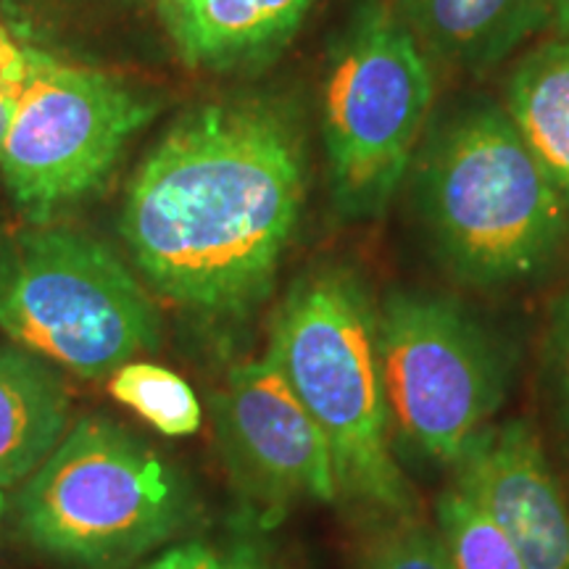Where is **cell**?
I'll list each match as a JSON object with an SVG mask.
<instances>
[{
	"label": "cell",
	"mask_w": 569,
	"mask_h": 569,
	"mask_svg": "<svg viewBox=\"0 0 569 569\" xmlns=\"http://www.w3.org/2000/svg\"><path fill=\"white\" fill-rule=\"evenodd\" d=\"M303 182V146L284 113L259 101L198 106L142 161L119 227L156 293L234 319L272 290Z\"/></svg>",
	"instance_id": "cell-1"
},
{
	"label": "cell",
	"mask_w": 569,
	"mask_h": 569,
	"mask_svg": "<svg viewBox=\"0 0 569 569\" xmlns=\"http://www.w3.org/2000/svg\"><path fill=\"white\" fill-rule=\"evenodd\" d=\"M267 359L322 430L338 496L382 517L415 515L390 451L377 315L359 280L348 272L303 277L277 311Z\"/></svg>",
	"instance_id": "cell-2"
},
{
	"label": "cell",
	"mask_w": 569,
	"mask_h": 569,
	"mask_svg": "<svg viewBox=\"0 0 569 569\" xmlns=\"http://www.w3.org/2000/svg\"><path fill=\"white\" fill-rule=\"evenodd\" d=\"M190 488L146 440L111 419L82 417L17 498V528L42 557L117 569L174 536Z\"/></svg>",
	"instance_id": "cell-3"
},
{
	"label": "cell",
	"mask_w": 569,
	"mask_h": 569,
	"mask_svg": "<svg viewBox=\"0 0 569 569\" xmlns=\"http://www.w3.org/2000/svg\"><path fill=\"white\" fill-rule=\"evenodd\" d=\"M0 330L80 377L159 348L151 296L101 240L34 224L0 243Z\"/></svg>",
	"instance_id": "cell-4"
},
{
	"label": "cell",
	"mask_w": 569,
	"mask_h": 569,
	"mask_svg": "<svg viewBox=\"0 0 569 569\" xmlns=\"http://www.w3.org/2000/svg\"><path fill=\"white\" fill-rule=\"evenodd\" d=\"M427 213L461 277L480 284L536 272L567 232V201L507 113L472 111L432 148Z\"/></svg>",
	"instance_id": "cell-5"
},
{
	"label": "cell",
	"mask_w": 569,
	"mask_h": 569,
	"mask_svg": "<svg viewBox=\"0 0 569 569\" xmlns=\"http://www.w3.org/2000/svg\"><path fill=\"white\" fill-rule=\"evenodd\" d=\"M432 109L425 48L382 6L361 13L325 82L332 193L348 217H377L393 198Z\"/></svg>",
	"instance_id": "cell-6"
},
{
	"label": "cell",
	"mask_w": 569,
	"mask_h": 569,
	"mask_svg": "<svg viewBox=\"0 0 569 569\" xmlns=\"http://www.w3.org/2000/svg\"><path fill=\"white\" fill-rule=\"evenodd\" d=\"M156 111L159 103L109 71L27 46V77L0 153V174L17 209L32 224H48L96 193Z\"/></svg>",
	"instance_id": "cell-7"
},
{
	"label": "cell",
	"mask_w": 569,
	"mask_h": 569,
	"mask_svg": "<svg viewBox=\"0 0 569 569\" xmlns=\"http://www.w3.org/2000/svg\"><path fill=\"white\" fill-rule=\"evenodd\" d=\"M390 422L427 457L453 465L503 401V369L457 306L390 296L377 315Z\"/></svg>",
	"instance_id": "cell-8"
},
{
	"label": "cell",
	"mask_w": 569,
	"mask_h": 569,
	"mask_svg": "<svg viewBox=\"0 0 569 569\" xmlns=\"http://www.w3.org/2000/svg\"><path fill=\"white\" fill-rule=\"evenodd\" d=\"M211 411L232 488L256 515L274 519L303 498L338 496L322 430L272 361L232 369Z\"/></svg>",
	"instance_id": "cell-9"
},
{
	"label": "cell",
	"mask_w": 569,
	"mask_h": 569,
	"mask_svg": "<svg viewBox=\"0 0 569 569\" xmlns=\"http://www.w3.org/2000/svg\"><path fill=\"white\" fill-rule=\"evenodd\" d=\"M451 467L453 490L507 536L525 567L569 569V503L528 425H488Z\"/></svg>",
	"instance_id": "cell-10"
},
{
	"label": "cell",
	"mask_w": 569,
	"mask_h": 569,
	"mask_svg": "<svg viewBox=\"0 0 569 569\" xmlns=\"http://www.w3.org/2000/svg\"><path fill=\"white\" fill-rule=\"evenodd\" d=\"M311 0H159L177 53L193 67L224 69L272 53L301 24Z\"/></svg>",
	"instance_id": "cell-11"
},
{
	"label": "cell",
	"mask_w": 569,
	"mask_h": 569,
	"mask_svg": "<svg viewBox=\"0 0 569 569\" xmlns=\"http://www.w3.org/2000/svg\"><path fill=\"white\" fill-rule=\"evenodd\" d=\"M69 393L46 361L0 343V488L17 486L61 443Z\"/></svg>",
	"instance_id": "cell-12"
},
{
	"label": "cell",
	"mask_w": 569,
	"mask_h": 569,
	"mask_svg": "<svg viewBox=\"0 0 569 569\" xmlns=\"http://www.w3.org/2000/svg\"><path fill=\"white\" fill-rule=\"evenodd\" d=\"M543 11L540 0H401L419 46L457 63L493 61Z\"/></svg>",
	"instance_id": "cell-13"
},
{
	"label": "cell",
	"mask_w": 569,
	"mask_h": 569,
	"mask_svg": "<svg viewBox=\"0 0 569 569\" xmlns=\"http://www.w3.org/2000/svg\"><path fill=\"white\" fill-rule=\"evenodd\" d=\"M509 122L569 201V40L538 48L509 84Z\"/></svg>",
	"instance_id": "cell-14"
},
{
	"label": "cell",
	"mask_w": 569,
	"mask_h": 569,
	"mask_svg": "<svg viewBox=\"0 0 569 569\" xmlns=\"http://www.w3.org/2000/svg\"><path fill=\"white\" fill-rule=\"evenodd\" d=\"M109 390L119 403L130 407L163 436H193L201 427V403L193 388L163 367L130 361L111 375Z\"/></svg>",
	"instance_id": "cell-15"
},
{
	"label": "cell",
	"mask_w": 569,
	"mask_h": 569,
	"mask_svg": "<svg viewBox=\"0 0 569 569\" xmlns=\"http://www.w3.org/2000/svg\"><path fill=\"white\" fill-rule=\"evenodd\" d=\"M436 517L453 569H528L507 536L457 490L443 493Z\"/></svg>",
	"instance_id": "cell-16"
},
{
	"label": "cell",
	"mask_w": 569,
	"mask_h": 569,
	"mask_svg": "<svg viewBox=\"0 0 569 569\" xmlns=\"http://www.w3.org/2000/svg\"><path fill=\"white\" fill-rule=\"evenodd\" d=\"M27 27L61 34H106L124 30L148 13L159 17V0H6Z\"/></svg>",
	"instance_id": "cell-17"
},
{
	"label": "cell",
	"mask_w": 569,
	"mask_h": 569,
	"mask_svg": "<svg viewBox=\"0 0 569 569\" xmlns=\"http://www.w3.org/2000/svg\"><path fill=\"white\" fill-rule=\"evenodd\" d=\"M361 569H453L438 530L415 515L386 517V525L369 538Z\"/></svg>",
	"instance_id": "cell-18"
},
{
	"label": "cell",
	"mask_w": 569,
	"mask_h": 569,
	"mask_svg": "<svg viewBox=\"0 0 569 569\" xmlns=\"http://www.w3.org/2000/svg\"><path fill=\"white\" fill-rule=\"evenodd\" d=\"M27 77V46L0 19V90H19Z\"/></svg>",
	"instance_id": "cell-19"
},
{
	"label": "cell",
	"mask_w": 569,
	"mask_h": 569,
	"mask_svg": "<svg viewBox=\"0 0 569 569\" xmlns=\"http://www.w3.org/2000/svg\"><path fill=\"white\" fill-rule=\"evenodd\" d=\"M146 569H222V559H219V553L203 549V546L190 543L167 551Z\"/></svg>",
	"instance_id": "cell-20"
},
{
	"label": "cell",
	"mask_w": 569,
	"mask_h": 569,
	"mask_svg": "<svg viewBox=\"0 0 569 569\" xmlns=\"http://www.w3.org/2000/svg\"><path fill=\"white\" fill-rule=\"evenodd\" d=\"M222 559V569H277L264 553L253 546H234L232 551H227Z\"/></svg>",
	"instance_id": "cell-21"
},
{
	"label": "cell",
	"mask_w": 569,
	"mask_h": 569,
	"mask_svg": "<svg viewBox=\"0 0 569 569\" xmlns=\"http://www.w3.org/2000/svg\"><path fill=\"white\" fill-rule=\"evenodd\" d=\"M540 6L553 30L569 40V0H540Z\"/></svg>",
	"instance_id": "cell-22"
},
{
	"label": "cell",
	"mask_w": 569,
	"mask_h": 569,
	"mask_svg": "<svg viewBox=\"0 0 569 569\" xmlns=\"http://www.w3.org/2000/svg\"><path fill=\"white\" fill-rule=\"evenodd\" d=\"M19 90H0V153H3L6 140H9L13 113H17Z\"/></svg>",
	"instance_id": "cell-23"
},
{
	"label": "cell",
	"mask_w": 569,
	"mask_h": 569,
	"mask_svg": "<svg viewBox=\"0 0 569 569\" xmlns=\"http://www.w3.org/2000/svg\"><path fill=\"white\" fill-rule=\"evenodd\" d=\"M557 348H559V369H561V382H565V393L569 401V303L561 315V325H559V336H557Z\"/></svg>",
	"instance_id": "cell-24"
},
{
	"label": "cell",
	"mask_w": 569,
	"mask_h": 569,
	"mask_svg": "<svg viewBox=\"0 0 569 569\" xmlns=\"http://www.w3.org/2000/svg\"><path fill=\"white\" fill-rule=\"evenodd\" d=\"M3 515H6V498L0 493V522H3Z\"/></svg>",
	"instance_id": "cell-25"
}]
</instances>
